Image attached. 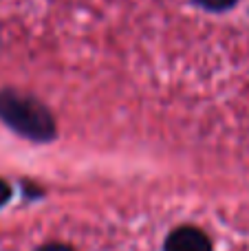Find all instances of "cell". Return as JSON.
<instances>
[{
	"label": "cell",
	"instance_id": "cell-1",
	"mask_svg": "<svg viewBox=\"0 0 249 251\" xmlns=\"http://www.w3.org/2000/svg\"><path fill=\"white\" fill-rule=\"evenodd\" d=\"M0 119L16 132L35 141H47L53 137V119L49 110L26 95L11 91L0 93Z\"/></svg>",
	"mask_w": 249,
	"mask_h": 251
},
{
	"label": "cell",
	"instance_id": "cell-2",
	"mask_svg": "<svg viewBox=\"0 0 249 251\" xmlns=\"http://www.w3.org/2000/svg\"><path fill=\"white\" fill-rule=\"evenodd\" d=\"M163 251H212V243L197 227H179L168 236Z\"/></svg>",
	"mask_w": 249,
	"mask_h": 251
},
{
	"label": "cell",
	"instance_id": "cell-3",
	"mask_svg": "<svg viewBox=\"0 0 249 251\" xmlns=\"http://www.w3.org/2000/svg\"><path fill=\"white\" fill-rule=\"evenodd\" d=\"M197 2L205 9H212V11H225V9L234 7L236 0H197Z\"/></svg>",
	"mask_w": 249,
	"mask_h": 251
},
{
	"label": "cell",
	"instance_id": "cell-4",
	"mask_svg": "<svg viewBox=\"0 0 249 251\" xmlns=\"http://www.w3.org/2000/svg\"><path fill=\"white\" fill-rule=\"evenodd\" d=\"M9 196H11V187L7 185V183L0 178V205H4L9 201Z\"/></svg>",
	"mask_w": 249,
	"mask_h": 251
},
{
	"label": "cell",
	"instance_id": "cell-5",
	"mask_svg": "<svg viewBox=\"0 0 249 251\" xmlns=\"http://www.w3.org/2000/svg\"><path fill=\"white\" fill-rule=\"evenodd\" d=\"M38 251H73V249H71V247H66V245L51 243V245H44V247H40Z\"/></svg>",
	"mask_w": 249,
	"mask_h": 251
}]
</instances>
